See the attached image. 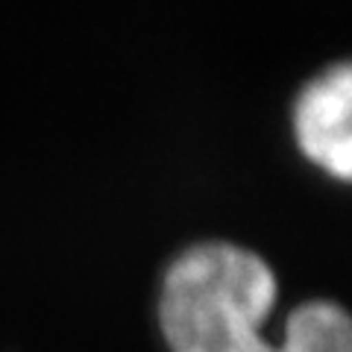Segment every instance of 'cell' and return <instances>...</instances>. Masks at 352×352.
Segmentation results:
<instances>
[{
	"label": "cell",
	"instance_id": "6da1fadb",
	"mask_svg": "<svg viewBox=\"0 0 352 352\" xmlns=\"http://www.w3.org/2000/svg\"><path fill=\"white\" fill-rule=\"evenodd\" d=\"M279 302L273 264L229 238H200L164 261L156 326L168 352H352V320L338 300L300 302L285 338L267 340Z\"/></svg>",
	"mask_w": 352,
	"mask_h": 352
},
{
	"label": "cell",
	"instance_id": "7a4b0ae2",
	"mask_svg": "<svg viewBox=\"0 0 352 352\" xmlns=\"http://www.w3.org/2000/svg\"><path fill=\"white\" fill-rule=\"evenodd\" d=\"M349 80V62H332L308 76L291 103V138L296 153L338 185H346L352 170Z\"/></svg>",
	"mask_w": 352,
	"mask_h": 352
}]
</instances>
